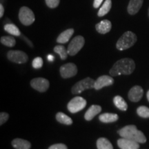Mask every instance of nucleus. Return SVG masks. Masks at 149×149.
Segmentation results:
<instances>
[{
  "label": "nucleus",
  "mask_w": 149,
  "mask_h": 149,
  "mask_svg": "<svg viewBox=\"0 0 149 149\" xmlns=\"http://www.w3.org/2000/svg\"><path fill=\"white\" fill-rule=\"evenodd\" d=\"M135 68V63L132 59L123 58L118 60L113 64L110 70V74L112 77L125 74L128 75L133 73Z\"/></svg>",
  "instance_id": "1"
},
{
  "label": "nucleus",
  "mask_w": 149,
  "mask_h": 149,
  "mask_svg": "<svg viewBox=\"0 0 149 149\" xmlns=\"http://www.w3.org/2000/svg\"><path fill=\"white\" fill-rule=\"evenodd\" d=\"M119 135L123 138L131 139L138 143H145L146 141V137L144 133L137 128L135 125H128L124 126L117 131Z\"/></svg>",
  "instance_id": "2"
},
{
  "label": "nucleus",
  "mask_w": 149,
  "mask_h": 149,
  "mask_svg": "<svg viewBox=\"0 0 149 149\" xmlns=\"http://www.w3.org/2000/svg\"><path fill=\"white\" fill-rule=\"evenodd\" d=\"M137 40V37L135 33L131 31L125 32L117 40L116 44L117 49L119 51H124L134 46Z\"/></svg>",
  "instance_id": "3"
},
{
  "label": "nucleus",
  "mask_w": 149,
  "mask_h": 149,
  "mask_svg": "<svg viewBox=\"0 0 149 149\" xmlns=\"http://www.w3.org/2000/svg\"><path fill=\"white\" fill-rule=\"evenodd\" d=\"M95 81L94 79L91 77H86L83 79L81 81H78L72 87L71 92L72 94L77 95L79 93H82L85 90L88 89L94 88L95 86Z\"/></svg>",
  "instance_id": "4"
},
{
  "label": "nucleus",
  "mask_w": 149,
  "mask_h": 149,
  "mask_svg": "<svg viewBox=\"0 0 149 149\" xmlns=\"http://www.w3.org/2000/svg\"><path fill=\"white\" fill-rule=\"evenodd\" d=\"M19 19L23 25L30 26L35 22V17L31 9L29 7L22 6L19 12Z\"/></svg>",
  "instance_id": "5"
},
{
  "label": "nucleus",
  "mask_w": 149,
  "mask_h": 149,
  "mask_svg": "<svg viewBox=\"0 0 149 149\" xmlns=\"http://www.w3.org/2000/svg\"><path fill=\"white\" fill-rule=\"evenodd\" d=\"M85 40L82 36L78 35V36L74 37L70 42V44H68V48H67L68 55L70 56L75 55L83 48Z\"/></svg>",
  "instance_id": "6"
},
{
  "label": "nucleus",
  "mask_w": 149,
  "mask_h": 149,
  "mask_svg": "<svg viewBox=\"0 0 149 149\" xmlns=\"http://www.w3.org/2000/svg\"><path fill=\"white\" fill-rule=\"evenodd\" d=\"M86 100L79 96L74 97L68 102V110L71 113H76L81 110H83L86 106Z\"/></svg>",
  "instance_id": "7"
},
{
  "label": "nucleus",
  "mask_w": 149,
  "mask_h": 149,
  "mask_svg": "<svg viewBox=\"0 0 149 149\" xmlns=\"http://www.w3.org/2000/svg\"><path fill=\"white\" fill-rule=\"evenodd\" d=\"M9 60L16 64H24L29 60L27 54L22 51H9L7 53Z\"/></svg>",
  "instance_id": "8"
},
{
  "label": "nucleus",
  "mask_w": 149,
  "mask_h": 149,
  "mask_svg": "<svg viewBox=\"0 0 149 149\" xmlns=\"http://www.w3.org/2000/svg\"><path fill=\"white\" fill-rule=\"evenodd\" d=\"M59 72L61 77L64 79L72 77L77 73V66L73 63H68L60 67Z\"/></svg>",
  "instance_id": "9"
},
{
  "label": "nucleus",
  "mask_w": 149,
  "mask_h": 149,
  "mask_svg": "<svg viewBox=\"0 0 149 149\" xmlns=\"http://www.w3.org/2000/svg\"><path fill=\"white\" fill-rule=\"evenodd\" d=\"M49 81L43 77L34 78L31 81V86L32 88L41 93L46 92L49 88Z\"/></svg>",
  "instance_id": "10"
},
{
  "label": "nucleus",
  "mask_w": 149,
  "mask_h": 149,
  "mask_svg": "<svg viewBox=\"0 0 149 149\" xmlns=\"http://www.w3.org/2000/svg\"><path fill=\"white\" fill-rule=\"evenodd\" d=\"M114 83V79L111 76L102 75L98 77L95 82L94 88L95 90H100L105 86H111Z\"/></svg>",
  "instance_id": "11"
},
{
  "label": "nucleus",
  "mask_w": 149,
  "mask_h": 149,
  "mask_svg": "<svg viewBox=\"0 0 149 149\" xmlns=\"http://www.w3.org/2000/svg\"><path fill=\"white\" fill-rule=\"evenodd\" d=\"M144 95V90L139 86H135L129 91L128 94V99L130 101L133 102H137L140 101Z\"/></svg>",
  "instance_id": "12"
},
{
  "label": "nucleus",
  "mask_w": 149,
  "mask_h": 149,
  "mask_svg": "<svg viewBox=\"0 0 149 149\" xmlns=\"http://www.w3.org/2000/svg\"><path fill=\"white\" fill-rule=\"evenodd\" d=\"M117 145L121 149H139V148L138 142L123 137L117 140Z\"/></svg>",
  "instance_id": "13"
},
{
  "label": "nucleus",
  "mask_w": 149,
  "mask_h": 149,
  "mask_svg": "<svg viewBox=\"0 0 149 149\" xmlns=\"http://www.w3.org/2000/svg\"><path fill=\"white\" fill-rule=\"evenodd\" d=\"M144 0H130L128 3L127 11L131 15L137 14L141 8Z\"/></svg>",
  "instance_id": "14"
},
{
  "label": "nucleus",
  "mask_w": 149,
  "mask_h": 149,
  "mask_svg": "<svg viewBox=\"0 0 149 149\" xmlns=\"http://www.w3.org/2000/svg\"><path fill=\"white\" fill-rule=\"evenodd\" d=\"M111 22L108 19L102 20L98 24H96L95 29L100 34H107L111 30Z\"/></svg>",
  "instance_id": "15"
},
{
  "label": "nucleus",
  "mask_w": 149,
  "mask_h": 149,
  "mask_svg": "<svg viewBox=\"0 0 149 149\" xmlns=\"http://www.w3.org/2000/svg\"><path fill=\"white\" fill-rule=\"evenodd\" d=\"M102 111V108L99 105H92L87 110L84 115V118L86 120L91 121L94 118L95 116L99 114Z\"/></svg>",
  "instance_id": "16"
},
{
  "label": "nucleus",
  "mask_w": 149,
  "mask_h": 149,
  "mask_svg": "<svg viewBox=\"0 0 149 149\" xmlns=\"http://www.w3.org/2000/svg\"><path fill=\"white\" fill-rule=\"evenodd\" d=\"M12 145L16 149H30L31 147V144L29 141L19 138L13 139Z\"/></svg>",
  "instance_id": "17"
},
{
  "label": "nucleus",
  "mask_w": 149,
  "mask_h": 149,
  "mask_svg": "<svg viewBox=\"0 0 149 149\" xmlns=\"http://www.w3.org/2000/svg\"><path fill=\"white\" fill-rule=\"evenodd\" d=\"M74 33V29H69L64 31L62 32L60 35H59L58 37L57 38V42L59 43V44H65L69 41L70 37Z\"/></svg>",
  "instance_id": "18"
},
{
  "label": "nucleus",
  "mask_w": 149,
  "mask_h": 149,
  "mask_svg": "<svg viewBox=\"0 0 149 149\" xmlns=\"http://www.w3.org/2000/svg\"><path fill=\"white\" fill-rule=\"evenodd\" d=\"M119 117L117 114L114 113H103V114L100 115L99 117V120L103 123H112L115 122L118 120Z\"/></svg>",
  "instance_id": "19"
},
{
  "label": "nucleus",
  "mask_w": 149,
  "mask_h": 149,
  "mask_svg": "<svg viewBox=\"0 0 149 149\" xmlns=\"http://www.w3.org/2000/svg\"><path fill=\"white\" fill-rule=\"evenodd\" d=\"M113 103L117 109L122 111H126L128 109V104L125 100L120 95L115 96L113 99Z\"/></svg>",
  "instance_id": "20"
},
{
  "label": "nucleus",
  "mask_w": 149,
  "mask_h": 149,
  "mask_svg": "<svg viewBox=\"0 0 149 149\" xmlns=\"http://www.w3.org/2000/svg\"><path fill=\"white\" fill-rule=\"evenodd\" d=\"M56 120L61 124H66V125H71L72 124V119L62 112H58L56 114Z\"/></svg>",
  "instance_id": "21"
},
{
  "label": "nucleus",
  "mask_w": 149,
  "mask_h": 149,
  "mask_svg": "<svg viewBox=\"0 0 149 149\" xmlns=\"http://www.w3.org/2000/svg\"><path fill=\"white\" fill-rule=\"evenodd\" d=\"M112 7L111 0H106L97 13L98 17H103L109 13Z\"/></svg>",
  "instance_id": "22"
},
{
  "label": "nucleus",
  "mask_w": 149,
  "mask_h": 149,
  "mask_svg": "<svg viewBox=\"0 0 149 149\" xmlns=\"http://www.w3.org/2000/svg\"><path fill=\"white\" fill-rule=\"evenodd\" d=\"M97 147L98 149H113V145L110 141L104 137H101L97 139Z\"/></svg>",
  "instance_id": "23"
},
{
  "label": "nucleus",
  "mask_w": 149,
  "mask_h": 149,
  "mask_svg": "<svg viewBox=\"0 0 149 149\" xmlns=\"http://www.w3.org/2000/svg\"><path fill=\"white\" fill-rule=\"evenodd\" d=\"M4 30L9 34L14 35V36H20L21 35V32L19 29L16 26L13 24H7L4 26Z\"/></svg>",
  "instance_id": "24"
},
{
  "label": "nucleus",
  "mask_w": 149,
  "mask_h": 149,
  "mask_svg": "<svg viewBox=\"0 0 149 149\" xmlns=\"http://www.w3.org/2000/svg\"><path fill=\"white\" fill-rule=\"evenodd\" d=\"M54 52L58 54V55L60 56L61 59H62V60H65V59H66L68 55V51H67L66 48L62 45L56 46L54 48Z\"/></svg>",
  "instance_id": "25"
},
{
  "label": "nucleus",
  "mask_w": 149,
  "mask_h": 149,
  "mask_svg": "<svg viewBox=\"0 0 149 149\" xmlns=\"http://www.w3.org/2000/svg\"><path fill=\"white\" fill-rule=\"evenodd\" d=\"M0 42H1V43L3 45L8 46V47H13L16 44V41L15 40V38L11 36L1 37Z\"/></svg>",
  "instance_id": "26"
},
{
  "label": "nucleus",
  "mask_w": 149,
  "mask_h": 149,
  "mask_svg": "<svg viewBox=\"0 0 149 149\" xmlns=\"http://www.w3.org/2000/svg\"><path fill=\"white\" fill-rule=\"evenodd\" d=\"M137 113L139 117L143 118H149V109L145 106H141L137 108Z\"/></svg>",
  "instance_id": "27"
},
{
  "label": "nucleus",
  "mask_w": 149,
  "mask_h": 149,
  "mask_svg": "<svg viewBox=\"0 0 149 149\" xmlns=\"http://www.w3.org/2000/svg\"><path fill=\"white\" fill-rule=\"evenodd\" d=\"M32 66L34 68H42L43 66V59L42 57H37L36 58H35L33 59V62H32Z\"/></svg>",
  "instance_id": "28"
},
{
  "label": "nucleus",
  "mask_w": 149,
  "mask_h": 149,
  "mask_svg": "<svg viewBox=\"0 0 149 149\" xmlns=\"http://www.w3.org/2000/svg\"><path fill=\"white\" fill-rule=\"evenodd\" d=\"M46 5L51 8H55L58 6L60 0H45Z\"/></svg>",
  "instance_id": "29"
},
{
  "label": "nucleus",
  "mask_w": 149,
  "mask_h": 149,
  "mask_svg": "<svg viewBox=\"0 0 149 149\" xmlns=\"http://www.w3.org/2000/svg\"><path fill=\"white\" fill-rule=\"evenodd\" d=\"M9 118V115L5 112H1L0 113V125H3L4 123L7 122Z\"/></svg>",
  "instance_id": "30"
},
{
  "label": "nucleus",
  "mask_w": 149,
  "mask_h": 149,
  "mask_svg": "<svg viewBox=\"0 0 149 149\" xmlns=\"http://www.w3.org/2000/svg\"><path fill=\"white\" fill-rule=\"evenodd\" d=\"M48 149H68L67 146L64 144H56L52 145Z\"/></svg>",
  "instance_id": "31"
},
{
  "label": "nucleus",
  "mask_w": 149,
  "mask_h": 149,
  "mask_svg": "<svg viewBox=\"0 0 149 149\" xmlns=\"http://www.w3.org/2000/svg\"><path fill=\"white\" fill-rule=\"evenodd\" d=\"M104 0H94V2H93V7L95 8H97L101 6V4L103 2Z\"/></svg>",
  "instance_id": "32"
},
{
  "label": "nucleus",
  "mask_w": 149,
  "mask_h": 149,
  "mask_svg": "<svg viewBox=\"0 0 149 149\" xmlns=\"http://www.w3.org/2000/svg\"><path fill=\"white\" fill-rule=\"evenodd\" d=\"M3 13H4V8H3V5L1 3L0 4V17H2Z\"/></svg>",
  "instance_id": "33"
},
{
  "label": "nucleus",
  "mask_w": 149,
  "mask_h": 149,
  "mask_svg": "<svg viewBox=\"0 0 149 149\" xmlns=\"http://www.w3.org/2000/svg\"><path fill=\"white\" fill-rule=\"evenodd\" d=\"M22 38L24 39V41H26V42H27V44H29V45L30 46H31V47H33V44H32V42H31V41H29V40H28V39L26 38V37H24V36H22Z\"/></svg>",
  "instance_id": "34"
},
{
  "label": "nucleus",
  "mask_w": 149,
  "mask_h": 149,
  "mask_svg": "<svg viewBox=\"0 0 149 149\" xmlns=\"http://www.w3.org/2000/svg\"><path fill=\"white\" fill-rule=\"evenodd\" d=\"M47 59H48V60L50 61V62H52V61H54V56L53 55H48V56H47Z\"/></svg>",
  "instance_id": "35"
},
{
  "label": "nucleus",
  "mask_w": 149,
  "mask_h": 149,
  "mask_svg": "<svg viewBox=\"0 0 149 149\" xmlns=\"http://www.w3.org/2000/svg\"><path fill=\"white\" fill-rule=\"evenodd\" d=\"M146 97H147V99H148V102H149V90H148V92H147Z\"/></svg>",
  "instance_id": "36"
},
{
  "label": "nucleus",
  "mask_w": 149,
  "mask_h": 149,
  "mask_svg": "<svg viewBox=\"0 0 149 149\" xmlns=\"http://www.w3.org/2000/svg\"><path fill=\"white\" fill-rule=\"evenodd\" d=\"M148 16L149 17V7H148Z\"/></svg>",
  "instance_id": "37"
}]
</instances>
